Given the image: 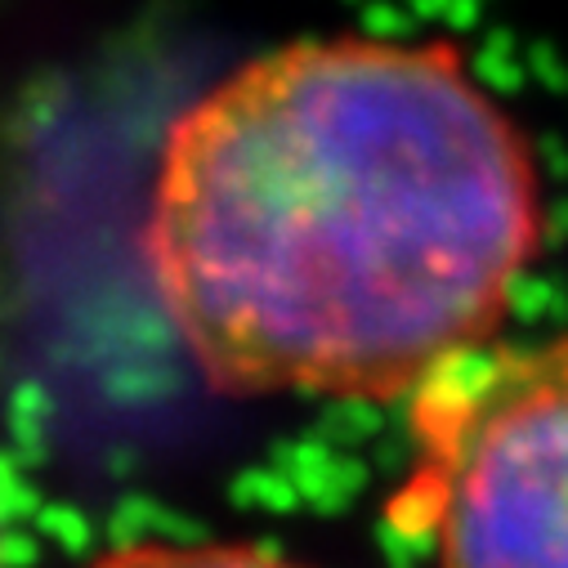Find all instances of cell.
I'll use <instances>...</instances> for the list:
<instances>
[{"instance_id": "cell-1", "label": "cell", "mask_w": 568, "mask_h": 568, "mask_svg": "<svg viewBox=\"0 0 568 568\" xmlns=\"http://www.w3.org/2000/svg\"><path fill=\"white\" fill-rule=\"evenodd\" d=\"M541 246L528 139L444 41L310 37L166 134L144 255L233 394L416 398L488 349Z\"/></svg>"}, {"instance_id": "cell-3", "label": "cell", "mask_w": 568, "mask_h": 568, "mask_svg": "<svg viewBox=\"0 0 568 568\" xmlns=\"http://www.w3.org/2000/svg\"><path fill=\"white\" fill-rule=\"evenodd\" d=\"M90 568H305V564L246 541H139L94 559Z\"/></svg>"}, {"instance_id": "cell-2", "label": "cell", "mask_w": 568, "mask_h": 568, "mask_svg": "<svg viewBox=\"0 0 568 568\" xmlns=\"http://www.w3.org/2000/svg\"><path fill=\"white\" fill-rule=\"evenodd\" d=\"M394 519L430 568H568V336L479 349L412 398Z\"/></svg>"}]
</instances>
